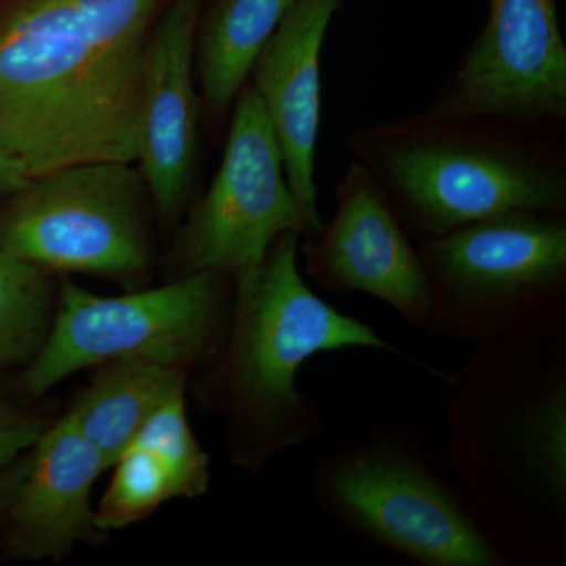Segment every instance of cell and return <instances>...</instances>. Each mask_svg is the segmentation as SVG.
<instances>
[{"label": "cell", "mask_w": 566, "mask_h": 566, "mask_svg": "<svg viewBox=\"0 0 566 566\" xmlns=\"http://www.w3.org/2000/svg\"><path fill=\"white\" fill-rule=\"evenodd\" d=\"M301 238L283 233L260 266L234 279L229 335L205 386L208 406L227 417L233 463L252 472L326 430L322 408L297 387L301 367L316 354L375 349L446 376L319 297L297 264Z\"/></svg>", "instance_id": "cell-3"}, {"label": "cell", "mask_w": 566, "mask_h": 566, "mask_svg": "<svg viewBox=\"0 0 566 566\" xmlns=\"http://www.w3.org/2000/svg\"><path fill=\"white\" fill-rule=\"evenodd\" d=\"M335 192L334 218L300 244L305 271L327 292L368 294L409 326L427 331V271L385 189L367 167L353 161Z\"/></svg>", "instance_id": "cell-11"}, {"label": "cell", "mask_w": 566, "mask_h": 566, "mask_svg": "<svg viewBox=\"0 0 566 566\" xmlns=\"http://www.w3.org/2000/svg\"><path fill=\"white\" fill-rule=\"evenodd\" d=\"M340 3L342 0H297L253 62L248 81L281 145L286 180L311 237L323 226L315 182L322 122V51Z\"/></svg>", "instance_id": "cell-13"}, {"label": "cell", "mask_w": 566, "mask_h": 566, "mask_svg": "<svg viewBox=\"0 0 566 566\" xmlns=\"http://www.w3.org/2000/svg\"><path fill=\"white\" fill-rule=\"evenodd\" d=\"M297 0H212L200 13L193 62L200 99L223 118L249 81L253 62ZM205 6V3H203Z\"/></svg>", "instance_id": "cell-15"}, {"label": "cell", "mask_w": 566, "mask_h": 566, "mask_svg": "<svg viewBox=\"0 0 566 566\" xmlns=\"http://www.w3.org/2000/svg\"><path fill=\"white\" fill-rule=\"evenodd\" d=\"M427 333L482 340L566 297V216L509 212L420 244Z\"/></svg>", "instance_id": "cell-8"}, {"label": "cell", "mask_w": 566, "mask_h": 566, "mask_svg": "<svg viewBox=\"0 0 566 566\" xmlns=\"http://www.w3.org/2000/svg\"><path fill=\"white\" fill-rule=\"evenodd\" d=\"M447 458L509 566L566 565V297L446 374Z\"/></svg>", "instance_id": "cell-1"}, {"label": "cell", "mask_w": 566, "mask_h": 566, "mask_svg": "<svg viewBox=\"0 0 566 566\" xmlns=\"http://www.w3.org/2000/svg\"><path fill=\"white\" fill-rule=\"evenodd\" d=\"M112 468L114 475L95 510L96 527L102 532L139 523L166 502L182 497L174 469L148 447L129 442Z\"/></svg>", "instance_id": "cell-18"}, {"label": "cell", "mask_w": 566, "mask_h": 566, "mask_svg": "<svg viewBox=\"0 0 566 566\" xmlns=\"http://www.w3.org/2000/svg\"><path fill=\"white\" fill-rule=\"evenodd\" d=\"M428 112L560 128L566 120V46L557 0H490L485 28Z\"/></svg>", "instance_id": "cell-10"}, {"label": "cell", "mask_w": 566, "mask_h": 566, "mask_svg": "<svg viewBox=\"0 0 566 566\" xmlns=\"http://www.w3.org/2000/svg\"><path fill=\"white\" fill-rule=\"evenodd\" d=\"M10 488L3 485L2 480H0V509L7 505V499H9Z\"/></svg>", "instance_id": "cell-22"}, {"label": "cell", "mask_w": 566, "mask_h": 566, "mask_svg": "<svg viewBox=\"0 0 566 566\" xmlns=\"http://www.w3.org/2000/svg\"><path fill=\"white\" fill-rule=\"evenodd\" d=\"M43 430V423L18 411L0 394V472L31 449Z\"/></svg>", "instance_id": "cell-20"}, {"label": "cell", "mask_w": 566, "mask_h": 566, "mask_svg": "<svg viewBox=\"0 0 566 566\" xmlns=\"http://www.w3.org/2000/svg\"><path fill=\"white\" fill-rule=\"evenodd\" d=\"M311 237L294 200L281 145L252 85L232 107L221 166L177 241L182 275L219 273L232 281L262 264L283 233Z\"/></svg>", "instance_id": "cell-9"}, {"label": "cell", "mask_w": 566, "mask_h": 566, "mask_svg": "<svg viewBox=\"0 0 566 566\" xmlns=\"http://www.w3.org/2000/svg\"><path fill=\"white\" fill-rule=\"evenodd\" d=\"M167 0H7L0 145L31 178L136 163L145 61Z\"/></svg>", "instance_id": "cell-2"}, {"label": "cell", "mask_w": 566, "mask_h": 566, "mask_svg": "<svg viewBox=\"0 0 566 566\" xmlns=\"http://www.w3.org/2000/svg\"><path fill=\"white\" fill-rule=\"evenodd\" d=\"M506 126L427 112L359 129L352 147L420 244L509 212L566 216L564 155Z\"/></svg>", "instance_id": "cell-4"}, {"label": "cell", "mask_w": 566, "mask_h": 566, "mask_svg": "<svg viewBox=\"0 0 566 566\" xmlns=\"http://www.w3.org/2000/svg\"><path fill=\"white\" fill-rule=\"evenodd\" d=\"M51 273L0 245V368L29 364L51 329Z\"/></svg>", "instance_id": "cell-17"}, {"label": "cell", "mask_w": 566, "mask_h": 566, "mask_svg": "<svg viewBox=\"0 0 566 566\" xmlns=\"http://www.w3.org/2000/svg\"><path fill=\"white\" fill-rule=\"evenodd\" d=\"M31 180L24 164L0 145V200H7Z\"/></svg>", "instance_id": "cell-21"}, {"label": "cell", "mask_w": 566, "mask_h": 566, "mask_svg": "<svg viewBox=\"0 0 566 566\" xmlns=\"http://www.w3.org/2000/svg\"><path fill=\"white\" fill-rule=\"evenodd\" d=\"M205 0H167L148 43L136 166L155 211L178 218L191 196L199 161L200 92L197 91V24Z\"/></svg>", "instance_id": "cell-12"}, {"label": "cell", "mask_w": 566, "mask_h": 566, "mask_svg": "<svg viewBox=\"0 0 566 566\" xmlns=\"http://www.w3.org/2000/svg\"><path fill=\"white\" fill-rule=\"evenodd\" d=\"M233 297L232 279L219 273L186 274L159 289L115 297L62 279L50 334L22 386L39 397L76 371L115 360L189 368L226 345Z\"/></svg>", "instance_id": "cell-6"}, {"label": "cell", "mask_w": 566, "mask_h": 566, "mask_svg": "<svg viewBox=\"0 0 566 566\" xmlns=\"http://www.w3.org/2000/svg\"><path fill=\"white\" fill-rule=\"evenodd\" d=\"M132 442L166 458L182 490V497H200L210 486V458L203 452L186 416L185 394L170 398L145 422Z\"/></svg>", "instance_id": "cell-19"}, {"label": "cell", "mask_w": 566, "mask_h": 566, "mask_svg": "<svg viewBox=\"0 0 566 566\" xmlns=\"http://www.w3.org/2000/svg\"><path fill=\"white\" fill-rule=\"evenodd\" d=\"M307 483L337 526L417 565L509 566L412 423L376 424L324 453Z\"/></svg>", "instance_id": "cell-5"}, {"label": "cell", "mask_w": 566, "mask_h": 566, "mask_svg": "<svg viewBox=\"0 0 566 566\" xmlns=\"http://www.w3.org/2000/svg\"><path fill=\"white\" fill-rule=\"evenodd\" d=\"M107 471L69 415L43 430L7 499V547L21 560L65 557L77 543H98L91 494Z\"/></svg>", "instance_id": "cell-14"}, {"label": "cell", "mask_w": 566, "mask_h": 566, "mask_svg": "<svg viewBox=\"0 0 566 566\" xmlns=\"http://www.w3.org/2000/svg\"><path fill=\"white\" fill-rule=\"evenodd\" d=\"M188 370L155 360H115L66 415L111 469L145 422L170 398L185 394Z\"/></svg>", "instance_id": "cell-16"}, {"label": "cell", "mask_w": 566, "mask_h": 566, "mask_svg": "<svg viewBox=\"0 0 566 566\" xmlns=\"http://www.w3.org/2000/svg\"><path fill=\"white\" fill-rule=\"evenodd\" d=\"M0 245L46 273L132 282L153 260L150 189L134 163L73 164L6 200Z\"/></svg>", "instance_id": "cell-7"}]
</instances>
